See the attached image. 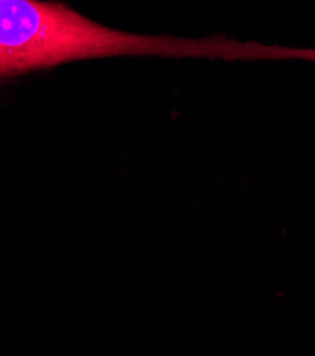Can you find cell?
<instances>
[{"instance_id":"2","label":"cell","mask_w":315,"mask_h":356,"mask_svg":"<svg viewBox=\"0 0 315 356\" xmlns=\"http://www.w3.org/2000/svg\"><path fill=\"white\" fill-rule=\"evenodd\" d=\"M293 58L296 60H307V61H315V49H293Z\"/></svg>"},{"instance_id":"1","label":"cell","mask_w":315,"mask_h":356,"mask_svg":"<svg viewBox=\"0 0 315 356\" xmlns=\"http://www.w3.org/2000/svg\"><path fill=\"white\" fill-rule=\"evenodd\" d=\"M118 56L268 60L270 46L225 38L132 34L95 23L63 3L0 0V79Z\"/></svg>"}]
</instances>
